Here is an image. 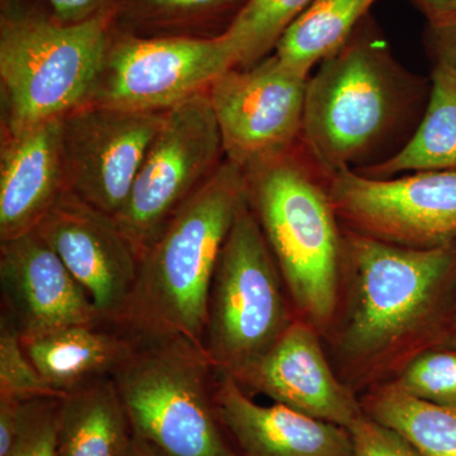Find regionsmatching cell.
<instances>
[{"instance_id": "obj_1", "label": "cell", "mask_w": 456, "mask_h": 456, "mask_svg": "<svg viewBox=\"0 0 456 456\" xmlns=\"http://www.w3.org/2000/svg\"><path fill=\"white\" fill-rule=\"evenodd\" d=\"M342 274L346 312L329 338L336 371L354 392L388 382L421 351L450 345L456 241L406 248L344 227Z\"/></svg>"}, {"instance_id": "obj_2", "label": "cell", "mask_w": 456, "mask_h": 456, "mask_svg": "<svg viewBox=\"0 0 456 456\" xmlns=\"http://www.w3.org/2000/svg\"><path fill=\"white\" fill-rule=\"evenodd\" d=\"M425 79L393 56L368 16L308 77L302 142L327 175L359 171L398 152L428 101Z\"/></svg>"}, {"instance_id": "obj_3", "label": "cell", "mask_w": 456, "mask_h": 456, "mask_svg": "<svg viewBox=\"0 0 456 456\" xmlns=\"http://www.w3.org/2000/svg\"><path fill=\"white\" fill-rule=\"evenodd\" d=\"M245 204L244 170L224 160L141 256L130 299L113 325L139 342L184 338L203 347L213 274Z\"/></svg>"}, {"instance_id": "obj_4", "label": "cell", "mask_w": 456, "mask_h": 456, "mask_svg": "<svg viewBox=\"0 0 456 456\" xmlns=\"http://www.w3.org/2000/svg\"><path fill=\"white\" fill-rule=\"evenodd\" d=\"M244 174L248 208L297 316L329 338L340 311L344 277V227L330 196L329 175L303 142Z\"/></svg>"}, {"instance_id": "obj_5", "label": "cell", "mask_w": 456, "mask_h": 456, "mask_svg": "<svg viewBox=\"0 0 456 456\" xmlns=\"http://www.w3.org/2000/svg\"><path fill=\"white\" fill-rule=\"evenodd\" d=\"M113 28V8L66 25L29 0H3V130L56 121L88 103Z\"/></svg>"}, {"instance_id": "obj_6", "label": "cell", "mask_w": 456, "mask_h": 456, "mask_svg": "<svg viewBox=\"0 0 456 456\" xmlns=\"http://www.w3.org/2000/svg\"><path fill=\"white\" fill-rule=\"evenodd\" d=\"M112 379L134 436L164 456H237L218 415V370L200 345L139 342Z\"/></svg>"}, {"instance_id": "obj_7", "label": "cell", "mask_w": 456, "mask_h": 456, "mask_svg": "<svg viewBox=\"0 0 456 456\" xmlns=\"http://www.w3.org/2000/svg\"><path fill=\"white\" fill-rule=\"evenodd\" d=\"M296 317L277 263L246 200L213 274L204 351L220 373L239 377L268 353Z\"/></svg>"}, {"instance_id": "obj_8", "label": "cell", "mask_w": 456, "mask_h": 456, "mask_svg": "<svg viewBox=\"0 0 456 456\" xmlns=\"http://www.w3.org/2000/svg\"><path fill=\"white\" fill-rule=\"evenodd\" d=\"M224 160L220 127L207 93L167 110L130 196L113 216L139 260Z\"/></svg>"}, {"instance_id": "obj_9", "label": "cell", "mask_w": 456, "mask_h": 456, "mask_svg": "<svg viewBox=\"0 0 456 456\" xmlns=\"http://www.w3.org/2000/svg\"><path fill=\"white\" fill-rule=\"evenodd\" d=\"M233 68L235 57L224 35L139 37L114 26L86 104L165 112L207 93Z\"/></svg>"}, {"instance_id": "obj_10", "label": "cell", "mask_w": 456, "mask_h": 456, "mask_svg": "<svg viewBox=\"0 0 456 456\" xmlns=\"http://www.w3.org/2000/svg\"><path fill=\"white\" fill-rule=\"evenodd\" d=\"M342 226L399 246L431 248L456 241V170L370 179L353 170L329 175Z\"/></svg>"}, {"instance_id": "obj_11", "label": "cell", "mask_w": 456, "mask_h": 456, "mask_svg": "<svg viewBox=\"0 0 456 456\" xmlns=\"http://www.w3.org/2000/svg\"><path fill=\"white\" fill-rule=\"evenodd\" d=\"M308 77L274 53L251 68H233L207 90L226 160L242 170L302 142Z\"/></svg>"}, {"instance_id": "obj_12", "label": "cell", "mask_w": 456, "mask_h": 456, "mask_svg": "<svg viewBox=\"0 0 456 456\" xmlns=\"http://www.w3.org/2000/svg\"><path fill=\"white\" fill-rule=\"evenodd\" d=\"M167 112L84 104L61 118L66 191L113 217L130 196Z\"/></svg>"}, {"instance_id": "obj_13", "label": "cell", "mask_w": 456, "mask_h": 456, "mask_svg": "<svg viewBox=\"0 0 456 456\" xmlns=\"http://www.w3.org/2000/svg\"><path fill=\"white\" fill-rule=\"evenodd\" d=\"M36 231L82 285L102 320L116 323L134 290L140 260L112 216L66 191Z\"/></svg>"}, {"instance_id": "obj_14", "label": "cell", "mask_w": 456, "mask_h": 456, "mask_svg": "<svg viewBox=\"0 0 456 456\" xmlns=\"http://www.w3.org/2000/svg\"><path fill=\"white\" fill-rule=\"evenodd\" d=\"M321 338L316 327L297 316L263 358L232 378L248 395H264L274 403L349 428L364 410L332 367Z\"/></svg>"}, {"instance_id": "obj_15", "label": "cell", "mask_w": 456, "mask_h": 456, "mask_svg": "<svg viewBox=\"0 0 456 456\" xmlns=\"http://www.w3.org/2000/svg\"><path fill=\"white\" fill-rule=\"evenodd\" d=\"M0 317L20 338L103 321L82 285L36 230L0 241Z\"/></svg>"}, {"instance_id": "obj_16", "label": "cell", "mask_w": 456, "mask_h": 456, "mask_svg": "<svg viewBox=\"0 0 456 456\" xmlns=\"http://www.w3.org/2000/svg\"><path fill=\"white\" fill-rule=\"evenodd\" d=\"M216 402L237 456H354L346 428L283 404L261 406L231 375L220 371Z\"/></svg>"}, {"instance_id": "obj_17", "label": "cell", "mask_w": 456, "mask_h": 456, "mask_svg": "<svg viewBox=\"0 0 456 456\" xmlns=\"http://www.w3.org/2000/svg\"><path fill=\"white\" fill-rule=\"evenodd\" d=\"M65 191L61 119L3 130L0 241L36 230Z\"/></svg>"}, {"instance_id": "obj_18", "label": "cell", "mask_w": 456, "mask_h": 456, "mask_svg": "<svg viewBox=\"0 0 456 456\" xmlns=\"http://www.w3.org/2000/svg\"><path fill=\"white\" fill-rule=\"evenodd\" d=\"M20 338L42 378L61 395L112 378L139 345L118 326L103 321Z\"/></svg>"}, {"instance_id": "obj_19", "label": "cell", "mask_w": 456, "mask_h": 456, "mask_svg": "<svg viewBox=\"0 0 456 456\" xmlns=\"http://www.w3.org/2000/svg\"><path fill=\"white\" fill-rule=\"evenodd\" d=\"M132 437L134 432L112 378L60 398L56 456H123Z\"/></svg>"}, {"instance_id": "obj_20", "label": "cell", "mask_w": 456, "mask_h": 456, "mask_svg": "<svg viewBox=\"0 0 456 456\" xmlns=\"http://www.w3.org/2000/svg\"><path fill=\"white\" fill-rule=\"evenodd\" d=\"M441 170H456V70L434 62L430 94L412 136L391 158L355 173L370 179H389Z\"/></svg>"}, {"instance_id": "obj_21", "label": "cell", "mask_w": 456, "mask_h": 456, "mask_svg": "<svg viewBox=\"0 0 456 456\" xmlns=\"http://www.w3.org/2000/svg\"><path fill=\"white\" fill-rule=\"evenodd\" d=\"M248 0H113L114 26L139 37L224 35Z\"/></svg>"}, {"instance_id": "obj_22", "label": "cell", "mask_w": 456, "mask_h": 456, "mask_svg": "<svg viewBox=\"0 0 456 456\" xmlns=\"http://www.w3.org/2000/svg\"><path fill=\"white\" fill-rule=\"evenodd\" d=\"M377 0H314L285 29L275 46L279 61L310 77L312 68L336 53L369 14Z\"/></svg>"}, {"instance_id": "obj_23", "label": "cell", "mask_w": 456, "mask_h": 456, "mask_svg": "<svg viewBox=\"0 0 456 456\" xmlns=\"http://www.w3.org/2000/svg\"><path fill=\"white\" fill-rule=\"evenodd\" d=\"M360 402L368 416L397 431L422 456H456V407L411 397L389 383L371 387Z\"/></svg>"}, {"instance_id": "obj_24", "label": "cell", "mask_w": 456, "mask_h": 456, "mask_svg": "<svg viewBox=\"0 0 456 456\" xmlns=\"http://www.w3.org/2000/svg\"><path fill=\"white\" fill-rule=\"evenodd\" d=\"M314 0H248L224 33L235 68H251L274 53L281 36Z\"/></svg>"}, {"instance_id": "obj_25", "label": "cell", "mask_w": 456, "mask_h": 456, "mask_svg": "<svg viewBox=\"0 0 456 456\" xmlns=\"http://www.w3.org/2000/svg\"><path fill=\"white\" fill-rule=\"evenodd\" d=\"M411 397L456 407V346L430 347L408 360L388 382Z\"/></svg>"}, {"instance_id": "obj_26", "label": "cell", "mask_w": 456, "mask_h": 456, "mask_svg": "<svg viewBox=\"0 0 456 456\" xmlns=\"http://www.w3.org/2000/svg\"><path fill=\"white\" fill-rule=\"evenodd\" d=\"M0 397L20 402L62 397L42 378L27 355L20 332L4 317H0Z\"/></svg>"}, {"instance_id": "obj_27", "label": "cell", "mask_w": 456, "mask_h": 456, "mask_svg": "<svg viewBox=\"0 0 456 456\" xmlns=\"http://www.w3.org/2000/svg\"><path fill=\"white\" fill-rule=\"evenodd\" d=\"M59 401L40 398L26 402L20 431L5 456H56Z\"/></svg>"}, {"instance_id": "obj_28", "label": "cell", "mask_w": 456, "mask_h": 456, "mask_svg": "<svg viewBox=\"0 0 456 456\" xmlns=\"http://www.w3.org/2000/svg\"><path fill=\"white\" fill-rule=\"evenodd\" d=\"M347 430L353 440L354 456H422L397 431L365 412Z\"/></svg>"}, {"instance_id": "obj_29", "label": "cell", "mask_w": 456, "mask_h": 456, "mask_svg": "<svg viewBox=\"0 0 456 456\" xmlns=\"http://www.w3.org/2000/svg\"><path fill=\"white\" fill-rule=\"evenodd\" d=\"M41 5L47 12L66 25L86 22L98 16L102 12L113 8V0H29Z\"/></svg>"}, {"instance_id": "obj_30", "label": "cell", "mask_w": 456, "mask_h": 456, "mask_svg": "<svg viewBox=\"0 0 456 456\" xmlns=\"http://www.w3.org/2000/svg\"><path fill=\"white\" fill-rule=\"evenodd\" d=\"M425 40L434 62H443L456 70V18L428 23Z\"/></svg>"}, {"instance_id": "obj_31", "label": "cell", "mask_w": 456, "mask_h": 456, "mask_svg": "<svg viewBox=\"0 0 456 456\" xmlns=\"http://www.w3.org/2000/svg\"><path fill=\"white\" fill-rule=\"evenodd\" d=\"M26 402L0 397V456H5L16 440Z\"/></svg>"}, {"instance_id": "obj_32", "label": "cell", "mask_w": 456, "mask_h": 456, "mask_svg": "<svg viewBox=\"0 0 456 456\" xmlns=\"http://www.w3.org/2000/svg\"><path fill=\"white\" fill-rule=\"evenodd\" d=\"M428 20L439 23L456 18V0H411Z\"/></svg>"}, {"instance_id": "obj_33", "label": "cell", "mask_w": 456, "mask_h": 456, "mask_svg": "<svg viewBox=\"0 0 456 456\" xmlns=\"http://www.w3.org/2000/svg\"><path fill=\"white\" fill-rule=\"evenodd\" d=\"M123 456H164L160 452L152 448L146 441L141 440L140 437H132L130 445L126 450Z\"/></svg>"}, {"instance_id": "obj_34", "label": "cell", "mask_w": 456, "mask_h": 456, "mask_svg": "<svg viewBox=\"0 0 456 456\" xmlns=\"http://www.w3.org/2000/svg\"><path fill=\"white\" fill-rule=\"evenodd\" d=\"M456 342V296L454 305H452V317H450V345Z\"/></svg>"}, {"instance_id": "obj_35", "label": "cell", "mask_w": 456, "mask_h": 456, "mask_svg": "<svg viewBox=\"0 0 456 456\" xmlns=\"http://www.w3.org/2000/svg\"><path fill=\"white\" fill-rule=\"evenodd\" d=\"M454 345H455V346H456V342H455V344H454Z\"/></svg>"}]
</instances>
